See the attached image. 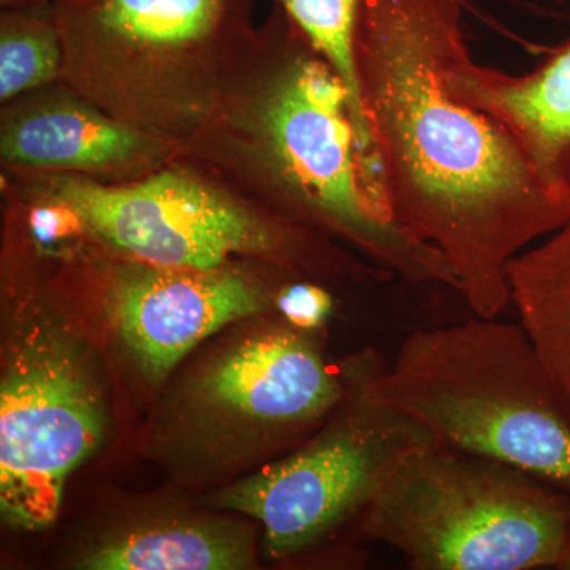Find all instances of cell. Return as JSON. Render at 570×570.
<instances>
[{
	"instance_id": "obj_2",
	"label": "cell",
	"mask_w": 570,
	"mask_h": 570,
	"mask_svg": "<svg viewBox=\"0 0 570 570\" xmlns=\"http://www.w3.org/2000/svg\"><path fill=\"white\" fill-rule=\"evenodd\" d=\"M179 153L284 219L344 239L390 276L459 287L441 253L382 205L346 85L277 3L236 56L212 118Z\"/></svg>"
},
{
	"instance_id": "obj_3",
	"label": "cell",
	"mask_w": 570,
	"mask_h": 570,
	"mask_svg": "<svg viewBox=\"0 0 570 570\" xmlns=\"http://www.w3.org/2000/svg\"><path fill=\"white\" fill-rule=\"evenodd\" d=\"M61 85L184 148L212 118L254 32L253 0H51Z\"/></svg>"
},
{
	"instance_id": "obj_7",
	"label": "cell",
	"mask_w": 570,
	"mask_h": 570,
	"mask_svg": "<svg viewBox=\"0 0 570 570\" xmlns=\"http://www.w3.org/2000/svg\"><path fill=\"white\" fill-rule=\"evenodd\" d=\"M384 366L376 352L352 362L328 425L287 459L220 494V508L261 521L273 558L316 546L365 512L404 460L441 444L430 426L377 395L374 381Z\"/></svg>"
},
{
	"instance_id": "obj_11",
	"label": "cell",
	"mask_w": 570,
	"mask_h": 570,
	"mask_svg": "<svg viewBox=\"0 0 570 570\" xmlns=\"http://www.w3.org/2000/svg\"><path fill=\"white\" fill-rule=\"evenodd\" d=\"M200 390L217 407L288 434L328 417L346 382L325 362L313 333L285 324L225 354Z\"/></svg>"
},
{
	"instance_id": "obj_10",
	"label": "cell",
	"mask_w": 570,
	"mask_h": 570,
	"mask_svg": "<svg viewBox=\"0 0 570 570\" xmlns=\"http://www.w3.org/2000/svg\"><path fill=\"white\" fill-rule=\"evenodd\" d=\"M179 151L118 121L61 82L0 105V171L126 183L159 170Z\"/></svg>"
},
{
	"instance_id": "obj_9",
	"label": "cell",
	"mask_w": 570,
	"mask_h": 570,
	"mask_svg": "<svg viewBox=\"0 0 570 570\" xmlns=\"http://www.w3.org/2000/svg\"><path fill=\"white\" fill-rule=\"evenodd\" d=\"M88 242V239H86ZM66 250L85 269L122 343L153 379L164 377L198 343L242 318L275 306L281 283L269 285L246 265L214 269L146 264L102 246ZM295 276V275H292Z\"/></svg>"
},
{
	"instance_id": "obj_4",
	"label": "cell",
	"mask_w": 570,
	"mask_h": 570,
	"mask_svg": "<svg viewBox=\"0 0 570 570\" xmlns=\"http://www.w3.org/2000/svg\"><path fill=\"white\" fill-rule=\"evenodd\" d=\"M441 444L570 493V419L520 322L475 316L411 333L374 381Z\"/></svg>"
},
{
	"instance_id": "obj_8",
	"label": "cell",
	"mask_w": 570,
	"mask_h": 570,
	"mask_svg": "<svg viewBox=\"0 0 570 570\" xmlns=\"http://www.w3.org/2000/svg\"><path fill=\"white\" fill-rule=\"evenodd\" d=\"M100 390L80 352L43 325L22 333L0 382V510L10 527H50L67 475L104 438Z\"/></svg>"
},
{
	"instance_id": "obj_5",
	"label": "cell",
	"mask_w": 570,
	"mask_h": 570,
	"mask_svg": "<svg viewBox=\"0 0 570 570\" xmlns=\"http://www.w3.org/2000/svg\"><path fill=\"white\" fill-rule=\"evenodd\" d=\"M10 175L77 209L100 245L146 264L214 269L249 262L316 281L341 266L387 276L352 264L325 235L284 219L181 153L159 170L126 183Z\"/></svg>"
},
{
	"instance_id": "obj_13",
	"label": "cell",
	"mask_w": 570,
	"mask_h": 570,
	"mask_svg": "<svg viewBox=\"0 0 570 570\" xmlns=\"http://www.w3.org/2000/svg\"><path fill=\"white\" fill-rule=\"evenodd\" d=\"M510 307L570 419V220L510 262Z\"/></svg>"
},
{
	"instance_id": "obj_14",
	"label": "cell",
	"mask_w": 570,
	"mask_h": 570,
	"mask_svg": "<svg viewBox=\"0 0 570 570\" xmlns=\"http://www.w3.org/2000/svg\"><path fill=\"white\" fill-rule=\"evenodd\" d=\"M253 564V550L234 530L171 524L107 540L82 558L92 570H234Z\"/></svg>"
},
{
	"instance_id": "obj_18",
	"label": "cell",
	"mask_w": 570,
	"mask_h": 570,
	"mask_svg": "<svg viewBox=\"0 0 570 570\" xmlns=\"http://www.w3.org/2000/svg\"><path fill=\"white\" fill-rule=\"evenodd\" d=\"M51 0H0V10L50 6Z\"/></svg>"
},
{
	"instance_id": "obj_16",
	"label": "cell",
	"mask_w": 570,
	"mask_h": 570,
	"mask_svg": "<svg viewBox=\"0 0 570 570\" xmlns=\"http://www.w3.org/2000/svg\"><path fill=\"white\" fill-rule=\"evenodd\" d=\"M63 48L51 3L0 10V105L61 80Z\"/></svg>"
},
{
	"instance_id": "obj_17",
	"label": "cell",
	"mask_w": 570,
	"mask_h": 570,
	"mask_svg": "<svg viewBox=\"0 0 570 570\" xmlns=\"http://www.w3.org/2000/svg\"><path fill=\"white\" fill-rule=\"evenodd\" d=\"M333 305V295L324 283L298 275L285 279L275 296V307L285 324L305 333L322 328L332 316Z\"/></svg>"
},
{
	"instance_id": "obj_1",
	"label": "cell",
	"mask_w": 570,
	"mask_h": 570,
	"mask_svg": "<svg viewBox=\"0 0 570 570\" xmlns=\"http://www.w3.org/2000/svg\"><path fill=\"white\" fill-rule=\"evenodd\" d=\"M464 45L461 0H363L360 92L382 204L433 246L479 317L510 307V262L570 220V187L547 181L504 124L448 85Z\"/></svg>"
},
{
	"instance_id": "obj_12",
	"label": "cell",
	"mask_w": 570,
	"mask_h": 570,
	"mask_svg": "<svg viewBox=\"0 0 570 570\" xmlns=\"http://www.w3.org/2000/svg\"><path fill=\"white\" fill-rule=\"evenodd\" d=\"M448 85L504 124L547 181L570 187V45L540 69L512 77L472 61L464 43L450 58Z\"/></svg>"
},
{
	"instance_id": "obj_15",
	"label": "cell",
	"mask_w": 570,
	"mask_h": 570,
	"mask_svg": "<svg viewBox=\"0 0 570 570\" xmlns=\"http://www.w3.org/2000/svg\"><path fill=\"white\" fill-rule=\"evenodd\" d=\"M363 0H275L305 33L346 85L360 151L371 181L377 184V159L373 135L356 75L355 37Z\"/></svg>"
},
{
	"instance_id": "obj_6",
	"label": "cell",
	"mask_w": 570,
	"mask_h": 570,
	"mask_svg": "<svg viewBox=\"0 0 570 570\" xmlns=\"http://www.w3.org/2000/svg\"><path fill=\"white\" fill-rule=\"evenodd\" d=\"M362 527L414 570L558 569L569 538L570 493L438 444L395 469L367 504Z\"/></svg>"
},
{
	"instance_id": "obj_19",
	"label": "cell",
	"mask_w": 570,
	"mask_h": 570,
	"mask_svg": "<svg viewBox=\"0 0 570 570\" xmlns=\"http://www.w3.org/2000/svg\"><path fill=\"white\" fill-rule=\"evenodd\" d=\"M560 570H570V527H569V538L568 543H566L564 557H562Z\"/></svg>"
}]
</instances>
